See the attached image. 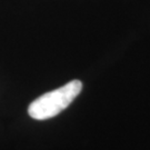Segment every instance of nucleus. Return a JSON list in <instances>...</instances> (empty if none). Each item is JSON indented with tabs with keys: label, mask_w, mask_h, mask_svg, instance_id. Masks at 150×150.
<instances>
[{
	"label": "nucleus",
	"mask_w": 150,
	"mask_h": 150,
	"mask_svg": "<svg viewBox=\"0 0 150 150\" xmlns=\"http://www.w3.org/2000/svg\"><path fill=\"white\" fill-rule=\"evenodd\" d=\"M82 83L80 80H72L58 89L49 91L29 105L28 113L36 120L54 118L69 106L80 93Z\"/></svg>",
	"instance_id": "obj_1"
}]
</instances>
